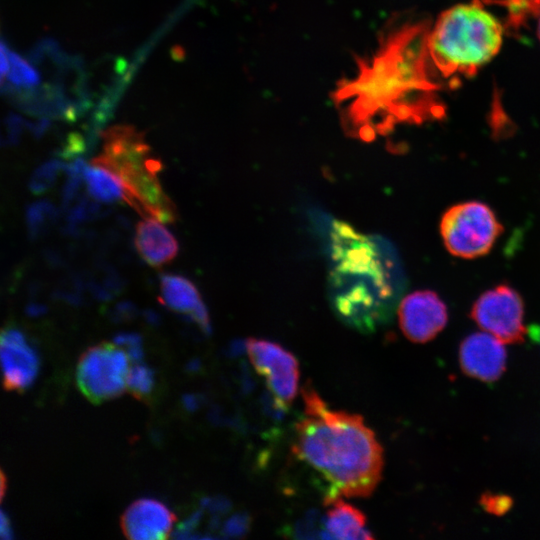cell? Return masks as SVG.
<instances>
[{
  "instance_id": "4316f807",
  "label": "cell",
  "mask_w": 540,
  "mask_h": 540,
  "mask_svg": "<svg viewBox=\"0 0 540 540\" xmlns=\"http://www.w3.org/2000/svg\"><path fill=\"white\" fill-rule=\"evenodd\" d=\"M9 49L6 47L4 41L1 42V82L5 80L9 69Z\"/></svg>"
},
{
  "instance_id": "d4e9b609",
  "label": "cell",
  "mask_w": 540,
  "mask_h": 540,
  "mask_svg": "<svg viewBox=\"0 0 540 540\" xmlns=\"http://www.w3.org/2000/svg\"><path fill=\"white\" fill-rule=\"evenodd\" d=\"M482 502L489 511L494 510L495 513H498L499 509L503 512L505 511L504 508L509 507V504L506 505V503H510V500H505V497H489L487 495L486 499L483 498Z\"/></svg>"
},
{
  "instance_id": "4fadbf2b",
  "label": "cell",
  "mask_w": 540,
  "mask_h": 540,
  "mask_svg": "<svg viewBox=\"0 0 540 540\" xmlns=\"http://www.w3.org/2000/svg\"><path fill=\"white\" fill-rule=\"evenodd\" d=\"M175 521V514L162 502L141 498L123 512L120 526L128 539L161 540L169 537Z\"/></svg>"
},
{
  "instance_id": "f1b7e54d",
  "label": "cell",
  "mask_w": 540,
  "mask_h": 540,
  "mask_svg": "<svg viewBox=\"0 0 540 540\" xmlns=\"http://www.w3.org/2000/svg\"><path fill=\"white\" fill-rule=\"evenodd\" d=\"M536 33H537V38H538V40L540 42V14H539L538 21H537Z\"/></svg>"
},
{
  "instance_id": "cb8c5ba5",
  "label": "cell",
  "mask_w": 540,
  "mask_h": 540,
  "mask_svg": "<svg viewBox=\"0 0 540 540\" xmlns=\"http://www.w3.org/2000/svg\"><path fill=\"white\" fill-rule=\"evenodd\" d=\"M249 518L246 514H236L226 521L222 533L227 537H241L248 532Z\"/></svg>"
},
{
  "instance_id": "ba28073f",
  "label": "cell",
  "mask_w": 540,
  "mask_h": 540,
  "mask_svg": "<svg viewBox=\"0 0 540 540\" xmlns=\"http://www.w3.org/2000/svg\"><path fill=\"white\" fill-rule=\"evenodd\" d=\"M471 317L481 329L504 343L524 340V303L510 285L500 284L483 292L473 303Z\"/></svg>"
},
{
  "instance_id": "9c48e42d",
  "label": "cell",
  "mask_w": 540,
  "mask_h": 540,
  "mask_svg": "<svg viewBox=\"0 0 540 540\" xmlns=\"http://www.w3.org/2000/svg\"><path fill=\"white\" fill-rule=\"evenodd\" d=\"M246 350L276 404L280 408L290 406L298 390L300 374L295 356L275 342L256 338L246 341Z\"/></svg>"
},
{
  "instance_id": "ffe728a7",
  "label": "cell",
  "mask_w": 540,
  "mask_h": 540,
  "mask_svg": "<svg viewBox=\"0 0 540 540\" xmlns=\"http://www.w3.org/2000/svg\"><path fill=\"white\" fill-rule=\"evenodd\" d=\"M155 378L151 368L144 364H135L129 370L127 379L128 391L138 399L151 396Z\"/></svg>"
},
{
  "instance_id": "5b68a950",
  "label": "cell",
  "mask_w": 540,
  "mask_h": 540,
  "mask_svg": "<svg viewBox=\"0 0 540 540\" xmlns=\"http://www.w3.org/2000/svg\"><path fill=\"white\" fill-rule=\"evenodd\" d=\"M503 26L477 3L458 4L442 12L427 36L429 57L445 75L473 74L499 52Z\"/></svg>"
},
{
  "instance_id": "9a60e30c",
  "label": "cell",
  "mask_w": 540,
  "mask_h": 540,
  "mask_svg": "<svg viewBox=\"0 0 540 540\" xmlns=\"http://www.w3.org/2000/svg\"><path fill=\"white\" fill-rule=\"evenodd\" d=\"M329 509L324 515L325 539H372L365 515L339 496L325 501Z\"/></svg>"
},
{
  "instance_id": "484cf974",
  "label": "cell",
  "mask_w": 540,
  "mask_h": 540,
  "mask_svg": "<svg viewBox=\"0 0 540 540\" xmlns=\"http://www.w3.org/2000/svg\"><path fill=\"white\" fill-rule=\"evenodd\" d=\"M136 311L135 306L130 302H122L115 307V317L118 319L130 318Z\"/></svg>"
},
{
  "instance_id": "d6986e66",
  "label": "cell",
  "mask_w": 540,
  "mask_h": 540,
  "mask_svg": "<svg viewBox=\"0 0 540 540\" xmlns=\"http://www.w3.org/2000/svg\"><path fill=\"white\" fill-rule=\"evenodd\" d=\"M8 56L9 69L5 78H7L10 84L25 88L39 84V72L27 60L11 51L8 52Z\"/></svg>"
},
{
  "instance_id": "7402d4cb",
  "label": "cell",
  "mask_w": 540,
  "mask_h": 540,
  "mask_svg": "<svg viewBox=\"0 0 540 540\" xmlns=\"http://www.w3.org/2000/svg\"><path fill=\"white\" fill-rule=\"evenodd\" d=\"M292 533L296 538L325 539L324 515L322 516L316 511H311L297 521Z\"/></svg>"
},
{
  "instance_id": "e0dca14e",
  "label": "cell",
  "mask_w": 540,
  "mask_h": 540,
  "mask_svg": "<svg viewBox=\"0 0 540 540\" xmlns=\"http://www.w3.org/2000/svg\"><path fill=\"white\" fill-rule=\"evenodd\" d=\"M84 179L88 193L94 199L104 203H113L123 199L122 184L119 178L109 170L92 164V166H87Z\"/></svg>"
},
{
  "instance_id": "8fae6325",
  "label": "cell",
  "mask_w": 540,
  "mask_h": 540,
  "mask_svg": "<svg viewBox=\"0 0 540 540\" xmlns=\"http://www.w3.org/2000/svg\"><path fill=\"white\" fill-rule=\"evenodd\" d=\"M0 352L4 388L19 392L29 388L38 374L39 358L27 343L25 335L17 328H4Z\"/></svg>"
},
{
  "instance_id": "277c9868",
  "label": "cell",
  "mask_w": 540,
  "mask_h": 540,
  "mask_svg": "<svg viewBox=\"0 0 540 540\" xmlns=\"http://www.w3.org/2000/svg\"><path fill=\"white\" fill-rule=\"evenodd\" d=\"M101 135L103 150L92 159V164L119 178L123 200L142 217L164 223L174 222L176 207L163 191L157 176L162 163L152 156L144 133L130 125H115Z\"/></svg>"
},
{
  "instance_id": "2e32d148",
  "label": "cell",
  "mask_w": 540,
  "mask_h": 540,
  "mask_svg": "<svg viewBox=\"0 0 540 540\" xmlns=\"http://www.w3.org/2000/svg\"><path fill=\"white\" fill-rule=\"evenodd\" d=\"M160 301L170 310L189 317L204 303L196 286L187 278L166 274L160 280Z\"/></svg>"
},
{
  "instance_id": "3957f363",
  "label": "cell",
  "mask_w": 540,
  "mask_h": 540,
  "mask_svg": "<svg viewBox=\"0 0 540 540\" xmlns=\"http://www.w3.org/2000/svg\"><path fill=\"white\" fill-rule=\"evenodd\" d=\"M331 257L330 300L338 318L361 332H372L388 322L405 287L393 247L334 221Z\"/></svg>"
},
{
  "instance_id": "30bf717a",
  "label": "cell",
  "mask_w": 540,
  "mask_h": 540,
  "mask_svg": "<svg viewBox=\"0 0 540 540\" xmlns=\"http://www.w3.org/2000/svg\"><path fill=\"white\" fill-rule=\"evenodd\" d=\"M403 334L412 342L426 343L446 326L447 306L437 293L420 290L403 298L398 309Z\"/></svg>"
},
{
  "instance_id": "7c38bea8",
  "label": "cell",
  "mask_w": 540,
  "mask_h": 540,
  "mask_svg": "<svg viewBox=\"0 0 540 540\" xmlns=\"http://www.w3.org/2000/svg\"><path fill=\"white\" fill-rule=\"evenodd\" d=\"M507 360L502 341L486 333L468 335L460 344L459 361L465 374L478 380L492 382L504 372Z\"/></svg>"
},
{
  "instance_id": "603a6c76",
  "label": "cell",
  "mask_w": 540,
  "mask_h": 540,
  "mask_svg": "<svg viewBox=\"0 0 540 540\" xmlns=\"http://www.w3.org/2000/svg\"><path fill=\"white\" fill-rule=\"evenodd\" d=\"M114 342L126 348V351L133 361H139L142 358L141 338L136 333H122L114 338Z\"/></svg>"
},
{
  "instance_id": "8992f818",
  "label": "cell",
  "mask_w": 540,
  "mask_h": 540,
  "mask_svg": "<svg viewBox=\"0 0 540 540\" xmlns=\"http://www.w3.org/2000/svg\"><path fill=\"white\" fill-rule=\"evenodd\" d=\"M502 230L494 211L487 204L474 200L451 206L440 221V233L446 249L464 259L487 254Z\"/></svg>"
},
{
  "instance_id": "6da1fadb",
  "label": "cell",
  "mask_w": 540,
  "mask_h": 540,
  "mask_svg": "<svg viewBox=\"0 0 540 540\" xmlns=\"http://www.w3.org/2000/svg\"><path fill=\"white\" fill-rule=\"evenodd\" d=\"M427 36L421 25L391 32L372 58L358 62L356 77L338 85L335 101L347 133L372 141L398 122L425 118L423 96L432 89L426 73Z\"/></svg>"
},
{
  "instance_id": "52a82bcc",
  "label": "cell",
  "mask_w": 540,
  "mask_h": 540,
  "mask_svg": "<svg viewBox=\"0 0 540 540\" xmlns=\"http://www.w3.org/2000/svg\"><path fill=\"white\" fill-rule=\"evenodd\" d=\"M129 355L120 345L102 342L86 349L76 367V383L91 402L116 398L127 388Z\"/></svg>"
},
{
  "instance_id": "f546056e",
  "label": "cell",
  "mask_w": 540,
  "mask_h": 540,
  "mask_svg": "<svg viewBox=\"0 0 540 540\" xmlns=\"http://www.w3.org/2000/svg\"><path fill=\"white\" fill-rule=\"evenodd\" d=\"M534 1L540 2V0H534Z\"/></svg>"
},
{
  "instance_id": "ac0fdd59",
  "label": "cell",
  "mask_w": 540,
  "mask_h": 540,
  "mask_svg": "<svg viewBox=\"0 0 540 540\" xmlns=\"http://www.w3.org/2000/svg\"><path fill=\"white\" fill-rule=\"evenodd\" d=\"M56 209L48 201L32 203L26 211V224L32 239L38 238L56 219Z\"/></svg>"
},
{
  "instance_id": "83f0119b",
  "label": "cell",
  "mask_w": 540,
  "mask_h": 540,
  "mask_svg": "<svg viewBox=\"0 0 540 540\" xmlns=\"http://www.w3.org/2000/svg\"><path fill=\"white\" fill-rule=\"evenodd\" d=\"M0 534L2 539H11L13 537L12 529L10 527L9 520L4 511L1 512V525Z\"/></svg>"
},
{
  "instance_id": "44dd1931",
  "label": "cell",
  "mask_w": 540,
  "mask_h": 540,
  "mask_svg": "<svg viewBox=\"0 0 540 540\" xmlns=\"http://www.w3.org/2000/svg\"><path fill=\"white\" fill-rule=\"evenodd\" d=\"M64 165L59 160L53 159L40 165L33 173L29 188L34 194L46 192L56 181L61 170H65Z\"/></svg>"
},
{
  "instance_id": "5bb4252c",
  "label": "cell",
  "mask_w": 540,
  "mask_h": 540,
  "mask_svg": "<svg viewBox=\"0 0 540 540\" xmlns=\"http://www.w3.org/2000/svg\"><path fill=\"white\" fill-rule=\"evenodd\" d=\"M134 242L139 255L152 267L170 263L179 248L171 232L155 219L137 224Z\"/></svg>"
},
{
  "instance_id": "7a4b0ae2",
  "label": "cell",
  "mask_w": 540,
  "mask_h": 540,
  "mask_svg": "<svg viewBox=\"0 0 540 540\" xmlns=\"http://www.w3.org/2000/svg\"><path fill=\"white\" fill-rule=\"evenodd\" d=\"M302 396L304 417L295 427L293 452L330 484L325 501L370 496L384 466L375 433L360 415L331 409L312 387Z\"/></svg>"
}]
</instances>
